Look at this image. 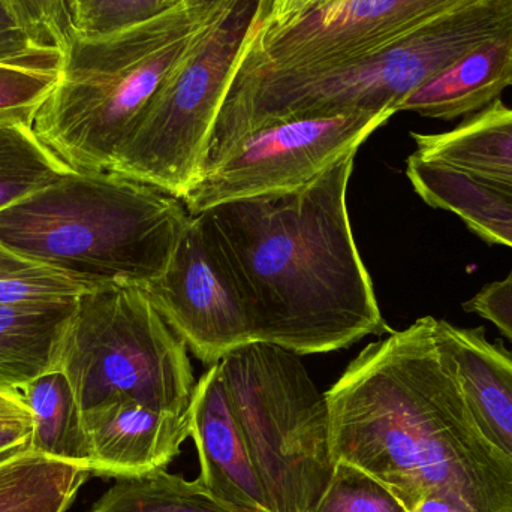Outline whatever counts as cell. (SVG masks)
<instances>
[{
    "label": "cell",
    "instance_id": "cell-1",
    "mask_svg": "<svg viewBox=\"0 0 512 512\" xmlns=\"http://www.w3.org/2000/svg\"><path fill=\"white\" fill-rule=\"evenodd\" d=\"M325 397L334 460L409 512L429 495L512 512V459L469 405L435 316L367 345Z\"/></svg>",
    "mask_w": 512,
    "mask_h": 512
},
{
    "label": "cell",
    "instance_id": "cell-2",
    "mask_svg": "<svg viewBox=\"0 0 512 512\" xmlns=\"http://www.w3.org/2000/svg\"><path fill=\"white\" fill-rule=\"evenodd\" d=\"M357 152L301 188L195 216L236 286L252 342L312 355L390 333L349 221Z\"/></svg>",
    "mask_w": 512,
    "mask_h": 512
},
{
    "label": "cell",
    "instance_id": "cell-3",
    "mask_svg": "<svg viewBox=\"0 0 512 512\" xmlns=\"http://www.w3.org/2000/svg\"><path fill=\"white\" fill-rule=\"evenodd\" d=\"M511 26L512 0H471L379 50L345 62L271 69L242 60L198 177L231 144L273 123L358 111L394 116L414 90Z\"/></svg>",
    "mask_w": 512,
    "mask_h": 512
},
{
    "label": "cell",
    "instance_id": "cell-4",
    "mask_svg": "<svg viewBox=\"0 0 512 512\" xmlns=\"http://www.w3.org/2000/svg\"><path fill=\"white\" fill-rule=\"evenodd\" d=\"M221 0H174L149 20L71 36L53 92L32 129L60 164L108 171Z\"/></svg>",
    "mask_w": 512,
    "mask_h": 512
},
{
    "label": "cell",
    "instance_id": "cell-5",
    "mask_svg": "<svg viewBox=\"0 0 512 512\" xmlns=\"http://www.w3.org/2000/svg\"><path fill=\"white\" fill-rule=\"evenodd\" d=\"M191 221L173 195L111 171H68L0 212V242L96 288L162 276Z\"/></svg>",
    "mask_w": 512,
    "mask_h": 512
},
{
    "label": "cell",
    "instance_id": "cell-6",
    "mask_svg": "<svg viewBox=\"0 0 512 512\" xmlns=\"http://www.w3.org/2000/svg\"><path fill=\"white\" fill-rule=\"evenodd\" d=\"M274 512H309L330 484V412L300 355L251 342L218 363Z\"/></svg>",
    "mask_w": 512,
    "mask_h": 512
},
{
    "label": "cell",
    "instance_id": "cell-7",
    "mask_svg": "<svg viewBox=\"0 0 512 512\" xmlns=\"http://www.w3.org/2000/svg\"><path fill=\"white\" fill-rule=\"evenodd\" d=\"M65 373L81 411L131 399L186 414L194 399L188 346L141 286H107L81 295L60 340Z\"/></svg>",
    "mask_w": 512,
    "mask_h": 512
},
{
    "label": "cell",
    "instance_id": "cell-8",
    "mask_svg": "<svg viewBox=\"0 0 512 512\" xmlns=\"http://www.w3.org/2000/svg\"><path fill=\"white\" fill-rule=\"evenodd\" d=\"M267 2L221 0L108 171L185 197Z\"/></svg>",
    "mask_w": 512,
    "mask_h": 512
},
{
    "label": "cell",
    "instance_id": "cell-9",
    "mask_svg": "<svg viewBox=\"0 0 512 512\" xmlns=\"http://www.w3.org/2000/svg\"><path fill=\"white\" fill-rule=\"evenodd\" d=\"M393 117L337 114L286 120L255 129L231 144L182 198L189 215L219 204L282 194L312 182Z\"/></svg>",
    "mask_w": 512,
    "mask_h": 512
},
{
    "label": "cell",
    "instance_id": "cell-10",
    "mask_svg": "<svg viewBox=\"0 0 512 512\" xmlns=\"http://www.w3.org/2000/svg\"><path fill=\"white\" fill-rule=\"evenodd\" d=\"M471 0H333L282 27L255 30L243 60L271 69L333 65L379 50Z\"/></svg>",
    "mask_w": 512,
    "mask_h": 512
},
{
    "label": "cell",
    "instance_id": "cell-11",
    "mask_svg": "<svg viewBox=\"0 0 512 512\" xmlns=\"http://www.w3.org/2000/svg\"><path fill=\"white\" fill-rule=\"evenodd\" d=\"M144 289L189 351L209 367L252 342L236 286L207 245L195 216L167 270Z\"/></svg>",
    "mask_w": 512,
    "mask_h": 512
},
{
    "label": "cell",
    "instance_id": "cell-12",
    "mask_svg": "<svg viewBox=\"0 0 512 512\" xmlns=\"http://www.w3.org/2000/svg\"><path fill=\"white\" fill-rule=\"evenodd\" d=\"M90 475L132 478L167 466L191 436V411H156L131 399H111L83 412Z\"/></svg>",
    "mask_w": 512,
    "mask_h": 512
},
{
    "label": "cell",
    "instance_id": "cell-13",
    "mask_svg": "<svg viewBox=\"0 0 512 512\" xmlns=\"http://www.w3.org/2000/svg\"><path fill=\"white\" fill-rule=\"evenodd\" d=\"M191 436L206 489L237 512H274L234 417L218 364L197 381L191 403Z\"/></svg>",
    "mask_w": 512,
    "mask_h": 512
},
{
    "label": "cell",
    "instance_id": "cell-14",
    "mask_svg": "<svg viewBox=\"0 0 512 512\" xmlns=\"http://www.w3.org/2000/svg\"><path fill=\"white\" fill-rule=\"evenodd\" d=\"M512 83V26L481 42L474 50L418 87L402 104L429 119L471 117L501 99Z\"/></svg>",
    "mask_w": 512,
    "mask_h": 512
},
{
    "label": "cell",
    "instance_id": "cell-15",
    "mask_svg": "<svg viewBox=\"0 0 512 512\" xmlns=\"http://www.w3.org/2000/svg\"><path fill=\"white\" fill-rule=\"evenodd\" d=\"M439 336L480 423L512 459V349L492 342L484 327L439 319Z\"/></svg>",
    "mask_w": 512,
    "mask_h": 512
},
{
    "label": "cell",
    "instance_id": "cell-16",
    "mask_svg": "<svg viewBox=\"0 0 512 512\" xmlns=\"http://www.w3.org/2000/svg\"><path fill=\"white\" fill-rule=\"evenodd\" d=\"M411 137L414 155L423 161L469 174L512 197V107L502 99L451 131Z\"/></svg>",
    "mask_w": 512,
    "mask_h": 512
},
{
    "label": "cell",
    "instance_id": "cell-17",
    "mask_svg": "<svg viewBox=\"0 0 512 512\" xmlns=\"http://www.w3.org/2000/svg\"><path fill=\"white\" fill-rule=\"evenodd\" d=\"M406 177L427 206L453 213L483 242L512 249L510 195L469 174L423 161L414 153L406 161Z\"/></svg>",
    "mask_w": 512,
    "mask_h": 512
},
{
    "label": "cell",
    "instance_id": "cell-18",
    "mask_svg": "<svg viewBox=\"0 0 512 512\" xmlns=\"http://www.w3.org/2000/svg\"><path fill=\"white\" fill-rule=\"evenodd\" d=\"M75 303L0 306V387L20 391L56 370L60 340Z\"/></svg>",
    "mask_w": 512,
    "mask_h": 512
},
{
    "label": "cell",
    "instance_id": "cell-19",
    "mask_svg": "<svg viewBox=\"0 0 512 512\" xmlns=\"http://www.w3.org/2000/svg\"><path fill=\"white\" fill-rule=\"evenodd\" d=\"M32 414V450L89 471L83 411L65 373L51 370L20 390Z\"/></svg>",
    "mask_w": 512,
    "mask_h": 512
},
{
    "label": "cell",
    "instance_id": "cell-20",
    "mask_svg": "<svg viewBox=\"0 0 512 512\" xmlns=\"http://www.w3.org/2000/svg\"><path fill=\"white\" fill-rule=\"evenodd\" d=\"M90 472L30 450L0 462V512H65Z\"/></svg>",
    "mask_w": 512,
    "mask_h": 512
},
{
    "label": "cell",
    "instance_id": "cell-21",
    "mask_svg": "<svg viewBox=\"0 0 512 512\" xmlns=\"http://www.w3.org/2000/svg\"><path fill=\"white\" fill-rule=\"evenodd\" d=\"M90 512H237L219 502L200 478L186 481L167 469L119 478Z\"/></svg>",
    "mask_w": 512,
    "mask_h": 512
},
{
    "label": "cell",
    "instance_id": "cell-22",
    "mask_svg": "<svg viewBox=\"0 0 512 512\" xmlns=\"http://www.w3.org/2000/svg\"><path fill=\"white\" fill-rule=\"evenodd\" d=\"M68 168L24 123H0V212L45 188Z\"/></svg>",
    "mask_w": 512,
    "mask_h": 512
},
{
    "label": "cell",
    "instance_id": "cell-23",
    "mask_svg": "<svg viewBox=\"0 0 512 512\" xmlns=\"http://www.w3.org/2000/svg\"><path fill=\"white\" fill-rule=\"evenodd\" d=\"M62 60V50L44 45L0 62V123L32 126L59 81Z\"/></svg>",
    "mask_w": 512,
    "mask_h": 512
},
{
    "label": "cell",
    "instance_id": "cell-24",
    "mask_svg": "<svg viewBox=\"0 0 512 512\" xmlns=\"http://www.w3.org/2000/svg\"><path fill=\"white\" fill-rule=\"evenodd\" d=\"M86 280L18 254L0 242V306L75 303L95 291Z\"/></svg>",
    "mask_w": 512,
    "mask_h": 512
},
{
    "label": "cell",
    "instance_id": "cell-25",
    "mask_svg": "<svg viewBox=\"0 0 512 512\" xmlns=\"http://www.w3.org/2000/svg\"><path fill=\"white\" fill-rule=\"evenodd\" d=\"M309 512H409L375 478L346 462H336L330 484Z\"/></svg>",
    "mask_w": 512,
    "mask_h": 512
},
{
    "label": "cell",
    "instance_id": "cell-26",
    "mask_svg": "<svg viewBox=\"0 0 512 512\" xmlns=\"http://www.w3.org/2000/svg\"><path fill=\"white\" fill-rule=\"evenodd\" d=\"M167 6L164 0H68L69 35L116 32L155 17Z\"/></svg>",
    "mask_w": 512,
    "mask_h": 512
},
{
    "label": "cell",
    "instance_id": "cell-27",
    "mask_svg": "<svg viewBox=\"0 0 512 512\" xmlns=\"http://www.w3.org/2000/svg\"><path fill=\"white\" fill-rule=\"evenodd\" d=\"M463 310L486 319L512 342V270L504 279L483 286L463 303Z\"/></svg>",
    "mask_w": 512,
    "mask_h": 512
},
{
    "label": "cell",
    "instance_id": "cell-28",
    "mask_svg": "<svg viewBox=\"0 0 512 512\" xmlns=\"http://www.w3.org/2000/svg\"><path fill=\"white\" fill-rule=\"evenodd\" d=\"M44 45L17 0H0V62Z\"/></svg>",
    "mask_w": 512,
    "mask_h": 512
},
{
    "label": "cell",
    "instance_id": "cell-29",
    "mask_svg": "<svg viewBox=\"0 0 512 512\" xmlns=\"http://www.w3.org/2000/svg\"><path fill=\"white\" fill-rule=\"evenodd\" d=\"M45 44L65 50L69 41L68 0H17Z\"/></svg>",
    "mask_w": 512,
    "mask_h": 512
},
{
    "label": "cell",
    "instance_id": "cell-30",
    "mask_svg": "<svg viewBox=\"0 0 512 512\" xmlns=\"http://www.w3.org/2000/svg\"><path fill=\"white\" fill-rule=\"evenodd\" d=\"M330 2L333 0H268L264 26L268 29L285 26Z\"/></svg>",
    "mask_w": 512,
    "mask_h": 512
},
{
    "label": "cell",
    "instance_id": "cell-31",
    "mask_svg": "<svg viewBox=\"0 0 512 512\" xmlns=\"http://www.w3.org/2000/svg\"><path fill=\"white\" fill-rule=\"evenodd\" d=\"M6 427H33L32 414L20 391L0 387V429Z\"/></svg>",
    "mask_w": 512,
    "mask_h": 512
},
{
    "label": "cell",
    "instance_id": "cell-32",
    "mask_svg": "<svg viewBox=\"0 0 512 512\" xmlns=\"http://www.w3.org/2000/svg\"><path fill=\"white\" fill-rule=\"evenodd\" d=\"M32 448V427L0 429V462Z\"/></svg>",
    "mask_w": 512,
    "mask_h": 512
},
{
    "label": "cell",
    "instance_id": "cell-33",
    "mask_svg": "<svg viewBox=\"0 0 512 512\" xmlns=\"http://www.w3.org/2000/svg\"><path fill=\"white\" fill-rule=\"evenodd\" d=\"M412 512H475L468 505L445 495H429Z\"/></svg>",
    "mask_w": 512,
    "mask_h": 512
},
{
    "label": "cell",
    "instance_id": "cell-34",
    "mask_svg": "<svg viewBox=\"0 0 512 512\" xmlns=\"http://www.w3.org/2000/svg\"><path fill=\"white\" fill-rule=\"evenodd\" d=\"M165 3H167V5H170L171 2H174V0H164Z\"/></svg>",
    "mask_w": 512,
    "mask_h": 512
},
{
    "label": "cell",
    "instance_id": "cell-35",
    "mask_svg": "<svg viewBox=\"0 0 512 512\" xmlns=\"http://www.w3.org/2000/svg\"><path fill=\"white\" fill-rule=\"evenodd\" d=\"M511 87H512V83H511Z\"/></svg>",
    "mask_w": 512,
    "mask_h": 512
},
{
    "label": "cell",
    "instance_id": "cell-36",
    "mask_svg": "<svg viewBox=\"0 0 512 512\" xmlns=\"http://www.w3.org/2000/svg\"><path fill=\"white\" fill-rule=\"evenodd\" d=\"M512 198V197H511Z\"/></svg>",
    "mask_w": 512,
    "mask_h": 512
}]
</instances>
